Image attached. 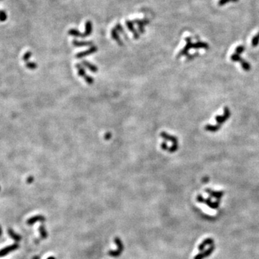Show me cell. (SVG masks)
Instances as JSON below:
<instances>
[{
  "instance_id": "obj_1",
  "label": "cell",
  "mask_w": 259,
  "mask_h": 259,
  "mask_svg": "<svg viewBox=\"0 0 259 259\" xmlns=\"http://www.w3.org/2000/svg\"><path fill=\"white\" fill-rule=\"evenodd\" d=\"M196 200H197L198 202L200 203H204V204L207 205L208 207H210L211 209H217L219 205V201H217V202H212V200L210 198L205 199L202 196L198 195L197 197H196Z\"/></svg>"
},
{
  "instance_id": "obj_2",
  "label": "cell",
  "mask_w": 259,
  "mask_h": 259,
  "mask_svg": "<svg viewBox=\"0 0 259 259\" xmlns=\"http://www.w3.org/2000/svg\"><path fill=\"white\" fill-rule=\"evenodd\" d=\"M214 249H215V246H214V245H212V246H210V248H208L207 250L201 251L200 253L196 255L194 257V259H204L205 258L209 257V256L213 253Z\"/></svg>"
},
{
  "instance_id": "obj_3",
  "label": "cell",
  "mask_w": 259,
  "mask_h": 259,
  "mask_svg": "<svg viewBox=\"0 0 259 259\" xmlns=\"http://www.w3.org/2000/svg\"><path fill=\"white\" fill-rule=\"evenodd\" d=\"M18 248H19V245L15 243V244L12 245V246H7V247H6V248H4L3 249L0 250V257H2V256L7 255L9 253H10V252L12 251H15V250H17Z\"/></svg>"
},
{
  "instance_id": "obj_4",
  "label": "cell",
  "mask_w": 259,
  "mask_h": 259,
  "mask_svg": "<svg viewBox=\"0 0 259 259\" xmlns=\"http://www.w3.org/2000/svg\"><path fill=\"white\" fill-rule=\"evenodd\" d=\"M212 245H214V240L211 238H207L205 239L198 246V250L201 251H203L205 248L207 246H211Z\"/></svg>"
},
{
  "instance_id": "obj_5",
  "label": "cell",
  "mask_w": 259,
  "mask_h": 259,
  "mask_svg": "<svg viewBox=\"0 0 259 259\" xmlns=\"http://www.w3.org/2000/svg\"><path fill=\"white\" fill-rule=\"evenodd\" d=\"M38 221L39 222H45V217H43V215H36V216L32 217L31 218L27 219V225H32L34 223H35Z\"/></svg>"
},
{
  "instance_id": "obj_6",
  "label": "cell",
  "mask_w": 259,
  "mask_h": 259,
  "mask_svg": "<svg viewBox=\"0 0 259 259\" xmlns=\"http://www.w3.org/2000/svg\"><path fill=\"white\" fill-rule=\"evenodd\" d=\"M206 192L208 193L210 196H212V197L217 199V200H220V199L223 197L224 192L223 191H215L210 190V189H206Z\"/></svg>"
},
{
  "instance_id": "obj_7",
  "label": "cell",
  "mask_w": 259,
  "mask_h": 259,
  "mask_svg": "<svg viewBox=\"0 0 259 259\" xmlns=\"http://www.w3.org/2000/svg\"><path fill=\"white\" fill-rule=\"evenodd\" d=\"M186 45L185 46V48H184L183 50H181V53H180L179 55H186L189 50L191 49V48H192V45H193V43H191V38H186Z\"/></svg>"
},
{
  "instance_id": "obj_8",
  "label": "cell",
  "mask_w": 259,
  "mask_h": 259,
  "mask_svg": "<svg viewBox=\"0 0 259 259\" xmlns=\"http://www.w3.org/2000/svg\"><path fill=\"white\" fill-rule=\"evenodd\" d=\"M8 233H9V235H10V236L16 242H19L20 240L22 239V237L20 236V235L15 233L12 230H11V229H9L8 230Z\"/></svg>"
},
{
  "instance_id": "obj_9",
  "label": "cell",
  "mask_w": 259,
  "mask_h": 259,
  "mask_svg": "<svg viewBox=\"0 0 259 259\" xmlns=\"http://www.w3.org/2000/svg\"><path fill=\"white\" fill-rule=\"evenodd\" d=\"M39 233H40V237L42 239H45V238H48V233L47 231H46L44 225H42L39 227Z\"/></svg>"
},
{
  "instance_id": "obj_10",
  "label": "cell",
  "mask_w": 259,
  "mask_h": 259,
  "mask_svg": "<svg viewBox=\"0 0 259 259\" xmlns=\"http://www.w3.org/2000/svg\"><path fill=\"white\" fill-rule=\"evenodd\" d=\"M114 241H115V244L117 245V249L119 250L120 251H121V252H122L123 251V250H124V246H123V243H122V240L120 239L119 238H115V239H114Z\"/></svg>"
},
{
  "instance_id": "obj_11",
  "label": "cell",
  "mask_w": 259,
  "mask_h": 259,
  "mask_svg": "<svg viewBox=\"0 0 259 259\" xmlns=\"http://www.w3.org/2000/svg\"><path fill=\"white\" fill-rule=\"evenodd\" d=\"M122 254V252L120 251L118 249L116 251H110L108 252V255L112 256V257H118Z\"/></svg>"
},
{
  "instance_id": "obj_12",
  "label": "cell",
  "mask_w": 259,
  "mask_h": 259,
  "mask_svg": "<svg viewBox=\"0 0 259 259\" xmlns=\"http://www.w3.org/2000/svg\"><path fill=\"white\" fill-rule=\"evenodd\" d=\"M238 0H219L218 4L219 6H223L225 4L229 3V2H236Z\"/></svg>"
},
{
  "instance_id": "obj_13",
  "label": "cell",
  "mask_w": 259,
  "mask_h": 259,
  "mask_svg": "<svg viewBox=\"0 0 259 259\" xmlns=\"http://www.w3.org/2000/svg\"><path fill=\"white\" fill-rule=\"evenodd\" d=\"M244 50H245L244 46L243 45H240V46H238L236 49H235V53H236V54H242V53L244 51Z\"/></svg>"
},
{
  "instance_id": "obj_14",
  "label": "cell",
  "mask_w": 259,
  "mask_h": 259,
  "mask_svg": "<svg viewBox=\"0 0 259 259\" xmlns=\"http://www.w3.org/2000/svg\"><path fill=\"white\" fill-rule=\"evenodd\" d=\"M32 259H40V258H39V256H34L33 258H32Z\"/></svg>"
},
{
  "instance_id": "obj_15",
  "label": "cell",
  "mask_w": 259,
  "mask_h": 259,
  "mask_svg": "<svg viewBox=\"0 0 259 259\" xmlns=\"http://www.w3.org/2000/svg\"><path fill=\"white\" fill-rule=\"evenodd\" d=\"M47 259H55V258L54 257V256H50V257H48Z\"/></svg>"
},
{
  "instance_id": "obj_16",
  "label": "cell",
  "mask_w": 259,
  "mask_h": 259,
  "mask_svg": "<svg viewBox=\"0 0 259 259\" xmlns=\"http://www.w3.org/2000/svg\"><path fill=\"white\" fill-rule=\"evenodd\" d=\"M2 233V228H1V226H0V236H1Z\"/></svg>"
},
{
  "instance_id": "obj_17",
  "label": "cell",
  "mask_w": 259,
  "mask_h": 259,
  "mask_svg": "<svg viewBox=\"0 0 259 259\" xmlns=\"http://www.w3.org/2000/svg\"><path fill=\"white\" fill-rule=\"evenodd\" d=\"M257 35H258V38H259V32H258V34H257Z\"/></svg>"
}]
</instances>
